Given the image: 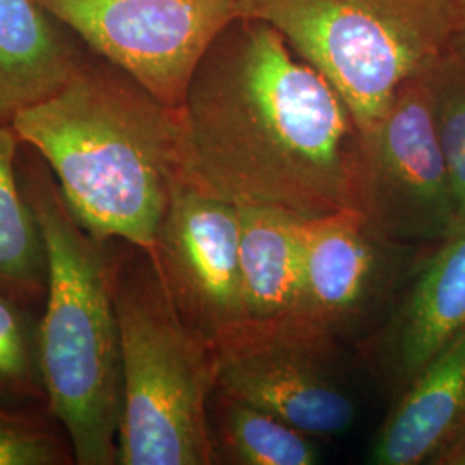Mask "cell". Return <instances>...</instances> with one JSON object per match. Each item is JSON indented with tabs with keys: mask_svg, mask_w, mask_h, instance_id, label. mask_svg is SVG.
Instances as JSON below:
<instances>
[{
	"mask_svg": "<svg viewBox=\"0 0 465 465\" xmlns=\"http://www.w3.org/2000/svg\"><path fill=\"white\" fill-rule=\"evenodd\" d=\"M167 107L182 109L190 82L240 17L236 0H38Z\"/></svg>",
	"mask_w": 465,
	"mask_h": 465,
	"instance_id": "ba28073f",
	"label": "cell"
},
{
	"mask_svg": "<svg viewBox=\"0 0 465 465\" xmlns=\"http://www.w3.org/2000/svg\"><path fill=\"white\" fill-rule=\"evenodd\" d=\"M19 174L47 247L38 326L50 417L66 434L74 464H116L123 376L111 242L74 219L50 171Z\"/></svg>",
	"mask_w": 465,
	"mask_h": 465,
	"instance_id": "3957f363",
	"label": "cell"
},
{
	"mask_svg": "<svg viewBox=\"0 0 465 465\" xmlns=\"http://www.w3.org/2000/svg\"><path fill=\"white\" fill-rule=\"evenodd\" d=\"M45 161L67 209L100 242L150 250L188 171L182 109L105 63L82 64L9 123Z\"/></svg>",
	"mask_w": 465,
	"mask_h": 465,
	"instance_id": "7a4b0ae2",
	"label": "cell"
},
{
	"mask_svg": "<svg viewBox=\"0 0 465 465\" xmlns=\"http://www.w3.org/2000/svg\"><path fill=\"white\" fill-rule=\"evenodd\" d=\"M355 211L405 249L428 252L459 230L430 67L401 84L381 119L361 134Z\"/></svg>",
	"mask_w": 465,
	"mask_h": 465,
	"instance_id": "8992f818",
	"label": "cell"
},
{
	"mask_svg": "<svg viewBox=\"0 0 465 465\" xmlns=\"http://www.w3.org/2000/svg\"><path fill=\"white\" fill-rule=\"evenodd\" d=\"M0 411L49 412L38 317L28 302L0 290Z\"/></svg>",
	"mask_w": 465,
	"mask_h": 465,
	"instance_id": "e0dca14e",
	"label": "cell"
},
{
	"mask_svg": "<svg viewBox=\"0 0 465 465\" xmlns=\"http://www.w3.org/2000/svg\"><path fill=\"white\" fill-rule=\"evenodd\" d=\"M465 330V226L422 253L381 326L367 359L401 391Z\"/></svg>",
	"mask_w": 465,
	"mask_h": 465,
	"instance_id": "8fae6325",
	"label": "cell"
},
{
	"mask_svg": "<svg viewBox=\"0 0 465 465\" xmlns=\"http://www.w3.org/2000/svg\"><path fill=\"white\" fill-rule=\"evenodd\" d=\"M128 247L113 249L123 376L116 464H216V349L178 312L150 252Z\"/></svg>",
	"mask_w": 465,
	"mask_h": 465,
	"instance_id": "277c9868",
	"label": "cell"
},
{
	"mask_svg": "<svg viewBox=\"0 0 465 465\" xmlns=\"http://www.w3.org/2000/svg\"><path fill=\"white\" fill-rule=\"evenodd\" d=\"M465 419V330L441 350L400 399L372 441L369 462L431 464Z\"/></svg>",
	"mask_w": 465,
	"mask_h": 465,
	"instance_id": "7c38bea8",
	"label": "cell"
},
{
	"mask_svg": "<svg viewBox=\"0 0 465 465\" xmlns=\"http://www.w3.org/2000/svg\"><path fill=\"white\" fill-rule=\"evenodd\" d=\"M188 173L236 205L303 221L355 211L361 132L347 104L278 30L238 17L183 105Z\"/></svg>",
	"mask_w": 465,
	"mask_h": 465,
	"instance_id": "6da1fadb",
	"label": "cell"
},
{
	"mask_svg": "<svg viewBox=\"0 0 465 465\" xmlns=\"http://www.w3.org/2000/svg\"><path fill=\"white\" fill-rule=\"evenodd\" d=\"M209 422L216 464L316 465L314 438L280 417L214 390Z\"/></svg>",
	"mask_w": 465,
	"mask_h": 465,
	"instance_id": "2e32d148",
	"label": "cell"
},
{
	"mask_svg": "<svg viewBox=\"0 0 465 465\" xmlns=\"http://www.w3.org/2000/svg\"><path fill=\"white\" fill-rule=\"evenodd\" d=\"M74 462L66 434L49 412L0 411V465Z\"/></svg>",
	"mask_w": 465,
	"mask_h": 465,
	"instance_id": "d6986e66",
	"label": "cell"
},
{
	"mask_svg": "<svg viewBox=\"0 0 465 465\" xmlns=\"http://www.w3.org/2000/svg\"><path fill=\"white\" fill-rule=\"evenodd\" d=\"M447 55L465 63V0H455Z\"/></svg>",
	"mask_w": 465,
	"mask_h": 465,
	"instance_id": "ffe728a7",
	"label": "cell"
},
{
	"mask_svg": "<svg viewBox=\"0 0 465 465\" xmlns=\"http://www.w3.org/2000/svg\"><path fill=\"white\" fill-rule=\"evenodd\" d=\"M288 40L347 104L361 134L449 45L455 0H236Z\"/></svg>",
	"mask_w": 465,
	"mask_h": 465,
	"instance_id": "5b68a950",
	"label": "cell"
},
{
	"mask_svg": "<svg viewBox=\"0 0 465 465\" xmlns=\"http://www.w3.org/2000/svg\"><path fill=\"white\" fill-rule=\"evenodd\" d=\"M334 334L302 316L250 321L216 345V391L280 417L312 438L357 420Z\"/></svg>",
	"mask_w": 465,
	"mask_h": 465,
	"instance_id": "52a82bcc",
	"label": "cell"
},
{
	"mask_svg": "<svg viewBox=\"0 0 465 465\" xmlns=\"http://www.w3.org/2000/svg\"><path fill=\"white\" fill-rule=\"evenodd\" d=\"M38 0H0V121L55 94L82 64Z\"/></svg>",
	"mask_w": 465,
	"mask_h": 465,
	"instance_id": "5bb4252c",
	"label": "cell"
},
{
	"mask_svg": "<svg viewBox=\"0 0 465 465\" xmlns=\"http://www.w3.org/2000/svg\"><path fill=\"white\" fill-rule=\"evenodd\" d=\"M150 255L178 312L214 349L247 321L238 205L188 171L173 186Z\"/></svg>",
	"mask_w": 465,
	"mask_h": 465,
	"instance_id": "9c48e42d",
	"label": "cell"
},
{
	"mask_svg": "<svg viewBox=\"0 0 465 465\" xmlns=\"http://www.w3.org/2000/svg\"><path fill=\"white\" fill-rule=\"evenodd\" d=\"M238 216L247 319L299 316L305 221L267 205H238Z\"/></svg>",
	"mask_w": 465,
	"mask_h": 465,
	"instance_id": "4fadbf2b",
	"label": "cell"
},
{
	"mask_svg": "<svg viewBox=\"0 0 465 465\" xmlns=\"http://www.w3.org/2000/svg\"><path fill=\"white\" fill-rule=\"evenodd\" d=\"M416 252L382 240L357 211L305 221L299 316L345 340L390 311Z\"/></svg>",
	"mask_w": 465,
	"mask_h": 465,
	"instance_id": "30bf717a",
	"label": "cell"
},
{
	"mask_svg": "<svg viewBox=\"0 0 465 465\" xmlns=\"http://www.w3.org/2000/svg\"><path fill=\"white\" fill-rule=\"evenodd\" d=\"M432 465H465V419L445 447L436 453Z\"/></svg>",
	"mask_w": 465,
	"mask_h": 465,
	"instance_id": "44dd1931",
	"label": "cell"
},
{
	"mask_svg": "<svg viewBox=\"0 0 465 465\" xmlns=\"http://www.w3.org/2000/svg\"><path fill=\"white\" fill-rule=\"evenodd\" d=\"M434 121L449 169L459 228L465 226V63L443 54L430 67Z\"/></svg>",
	"mask_w": 465,
	"mask_h": 465,
	"instance_id": "ac0fdd59",
	"label": "cell"
},
{
	"mask_svg": "<svg viewBox=\"0 0 465 465\" xmlns=\"http://www.w3.org/2000/svg\"><path fill=\"white\" fill-rule=\"evenodd\" d=\"M19 136L0 124V290L25 302L47 288V247L17 171Z\"/></svg>",
	"mask_w": 465,
	"mask_h": 465,
	"instance_id": "9a60e30c",
	"label": "cell"
}]
</instances>
